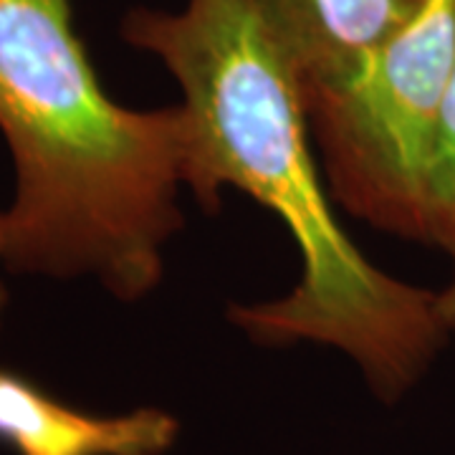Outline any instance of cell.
Listing matches in <instances>:
<instances>
[{
    "label": "cell",
    "instance_id": "1",
    "mask_svg": "<svg viewBox=\"0 0 455 455\" xmlns=\"http://www.w3.org/2000/svg\"><path fill=\"white\" fill-rule=\"evenodd\" d=\"M119 36L180 86L185 190L208 211L223 188L241 190L276 212L299 248L291 291L235 304L230 322L268 347L337 349L379 403L403 400L451 339L438 291L374 266L334 215L301 89L256 3L137 5Z\"/></svg>",
    "mask_w": 455,
    "mask_h": 455
},
{
    "label": "cell",
    "instance_id": "2",
    "mask_svg": "<svg viewBox=\"0 0 455 455\" xmlns=\"http://www.w3.org/2000/svg\"><path fill=\"white\" fill-rule=\"evenodd\" d=\"M182 130L180 104L130 109L107 94L74 0H0V134L13 163L3 268L147 299L185 226Z\"/></svg>",
    "mask_w": 455,
    "mask_h": 455
},
{
    "label": "cell",
    "instance_id": "3",
    "mask_svg": "<svg viewBox=\"0 0 455 455\" xmlns=\"http://www.w3.org/2000/svg\"><path fill=\"white\" fill-rule=\"evenodd\" d=\"M455 64V0H420L357 76L307 107L334 203L423 241L425 175Z\"/></svg>",
    "mask_w": 455,
    "mask_h": 455
},
{
    "label": "cell",
    "instance_id": "4",
    "mask_svg": "<svg viewBox=\"0 0 455 455\" xmlns=\"http://www.w3.org/2000/svg\"><path fill=\"white\" fill-rule=\"evenodd\" d=\"M304 107L349 84L420 0H253Z\"/></svg>",
    "mask_w": 455,
    "mask_h": 455
},
{
    "label": "cell",
    "instance_id": "5",
    "mask_svg": "<svg viewBox=\"0 0 455 455\" xmlns=\"http://www.w3.org/2000/svg\"><path fill=\"white\" fill-rule=\"evenodd\" d=\"M180 420L163 407L97 415L0 367V443L16 455H167Z\"/></svg>",
    "mask_w": 455,
    "mask_h": 455
},
{
    "label": "cell",
    "instance_id": "6",
    "mask_svg": "<svg viewBox=\"0 0 455 455\" xmlns=\"http://www.w3.org/2000/svg\"><path fill=\"white\" fill-rule=\"evenodd\" d=\"M455 263V64L440 104L425 175V238Z\"/></svg>",
    "mask_w": 455,
    "mask_h": 455
},
{
    "label": "cell",
    "instance_id": "7",
    "mask_svg": "<svg viewBox=\"0 0 455 455\" xmlns=\"http://www.w3.org/2000/svg\"><path fill=\"white\" fill-rule=\"evenodd\" d=\"M438 307H440V316H443V322H445L448 331H451V339H453L455 337V276L445 289H440L438 291Z\"/></svg>",
    "mask_w": 455,
    "mask_h": 455
},
{
    "label": "cell",
    "instance_id": "8",
    "mask_svg": "<svg viewBox=\"0 0 455 455\" xmlns=\"http://www.w3.org/2000/svg\"><path fill=\"white\" fill-rule=\"evenodd\" d=\"M3 251H5V233H3V211H0V268H3ZM5 309H8V289L0 281V331H3V322H5Z\"/></svg>",
    "mask_w": 455,
    "mask_h": 455
}]
</instances>
